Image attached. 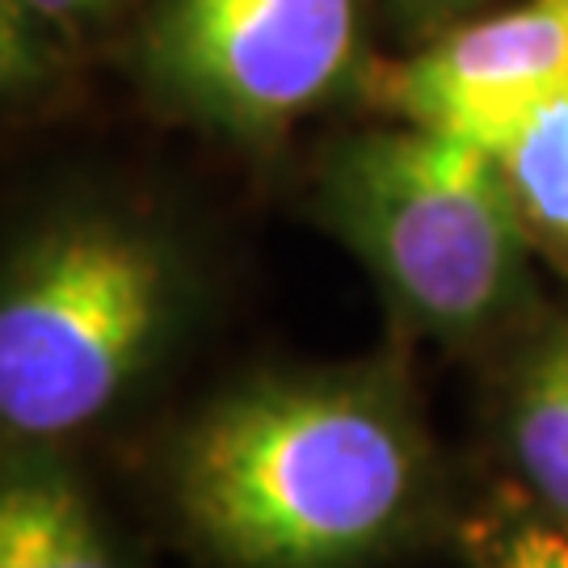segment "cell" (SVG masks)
I'll return each instance as SVG.
<instances>
[{
  "instance_id": "obj_3",
  "label": "cell",
  "mask_w": 568,
  "mask_h": 568,
  "mask_svg": "<svg viewBox=\"0 0 568 568\" xmlns=\"http://www.w3.org/2000/svg\"><path fill=\"white\" fill-rule=\"evenodd\" d=\"M312 203L417 328L464 337L518 300L530 241L485 143L417 122L349 135L316 169Z\"/></svg>"
},
{
  "instance_id": "obj_7",
  "label": "cell",
  "mask_w": 568,
  "mask_h": 568,
  "mask_svg": "<svg viewBox=\"0 0 568 568\" xmlns=\"http://www.w3.org/2000/svg\"><path fill=\"white\" fill-rule=\"evenodd\" d=\"M527 241L568 278V98L518 119L488 143Z\"/></svg>"
},
{
  "instance_id": "obj_6",
  "label": "cell",
  "mask_w": 568,
  "mask_h": 568,
  "mask_svg": "<svg viewBox=\"0 0 568 568\" xmlns=\"http://www.w3.org/2000/svg\"><path fill=\"white\" fill-rule=\"evenodd\" d=\"M0 568H140L84 450L0 443Z\"/></svg>"
},
{
  "instance_id": "obj_11",
  "label": "cell",
  "mask_w": 568,
  "mask_h": 568,
  "mask_svg": "<svg viewBox=\"0 0 568 568\" xmlns=\"http://www.w3.org/2000/svg\"><path fill=\"white\" fill-rule=\"evenodd\" d=\"M392 4V13L413 26V30H422V34H443L450 26H459L467 9H476L480 0H387Z\"/></svg>"
},
{
  "instance_id": "obj_8",
  "label": "cell",
  "mask_w": 568,
  "mask_h": 568,
  "mask_svg": "<svg viewBox=\"0 0 568 568\" xmlns=\"http://www.w3.org/2000/svg\"><path fill=\"white\" fill-rule=\"evenodd\" d=\"M509 443L530 488L568 518V321L530 349L509 405Z\"/></svg>"
},
{
  "instance_id": "obj_5",
  "label": "cell",
  "mask_w": 568,
  "mask_h": 568,
  "mask_svg": "<svg viewBox=\"0 0 568 568\" xmlns=\"http://www.w3.org/2000/svg\"><path fill=\"white\" fill-rule=\"evenodd\" d=\"M371 89L396 122L488 148L518 119L568 98V0H523L450 26L408 60L379 68Z\"/></svg>"
},
{
  "instance_id": "obj_9",
  "label": "cell",
  "mask_w": 568,
  "mask_h": 568,
  "mask_svg": "<svg viewBox=\"0 0 568 568\" xmlns=\"http://www.w3.org/2000/svg\"><path fill=\"white\" fill-rule=\"evenodd\" d=\"M63 77V42L26 0H0V114L51 93Z\"/></svg>"
},
{
  "instance_id": "obj_10",
  "label": "cell",
  "mask_w": 568,
  "mask_h": 568,
  "mask_svg": "<svg viewBox=\"0 0 568 568\" xmlns=\"http://www.w3.org/2000/svg\"><path fill=\"white\" fill-rule=\"evenodd\" d=\"M467 548L480 568H568V518L497 509L467 530Z\"/></svg>"
},
{
  "instance_id": "obj_2",
  "label": "cell",
  "mask_w": 568,
  "mask_h": 568,
  "mask_svg": "<svg viewBox=\"0 0 568 568\" xmlns=\"http://www.w3.org/2000/svg\"><path fill=\"white\" fill-rule=\"evenodd\" d=\"M199 278L182 236L102 185L55 190L0 232V443L84 450L182 345Z\"/></svg>"
},
{
  "instance_id": "obj_4",
  "label": "cell",
  "mask_w": 568,
  "mask_h": 568,
  "mask_svg": "<svg viewBox=\"0 0 568 568\" xmlns=\"http://www.w3.org/2000/svg\"><path fill=\"white\" fill-rule=\"evenodd\" d=\"M366 0H156L131 72L152 102L241 143H270L358 72Z\"/></svg>"
},
{
  "instance_id": "obj_1",
  "label": "cell",
  "mask_w": 568,
  "mask_h": 568,
  "mask_svg": "<svg viewBox=\"0 0 568 568\" xmlns=\"http://www.w3.org/2000/svg\"><path fill=\"white\" fill-rule=\"evenodd\" d=\"M417 493L422 434L384 366L248 375L164 455L173 523L215 568H358Z\"/></svg>"
}]
</instances>
